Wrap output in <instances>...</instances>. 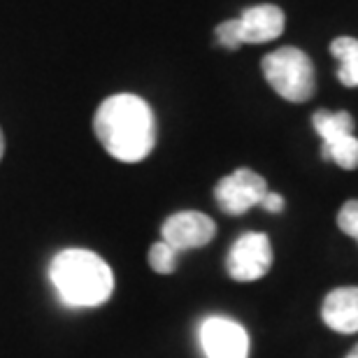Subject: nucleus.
<instances>
[{
  "instance_id": "nucleus-1",
  "label": "nucleus",
  "mask_w": 358,
  "mask_h": 358,
  "mask_svg": "<svg viewBox=\"0 0 358 358\" xmlns=\"http://www.w3.org/2000/svg\"><path fill=\"white\" fill-rule=\"evenodd\" d=\"M93 131L105 152L121 163L145 161L156 145L154 112L135 93H117L103 100L93 117Z\"/></svg>"
},
{
  "instance_id": "nucleus-2",
  "label": "nucleus",
  "mask_w": 358,
  "mask_h": 358,
  "mask_svg": "<svg viewBox=\"0 0 358 358\" xmlns=\"http://www.w3.org/2000/svg\"><path fill=\"white\" fill-rule=\"evenodd\" d=\"M54 289L66 305L98 307L114 293V272L89 249H63L49 268Z\"/></svg>"
},
{
  "instance_id": "nucleus-3",
  "label": "nucleus",
  "mask_w": 358,
  "mask_h": 358,
  "mask_svg": "<svg viewBox=\"0 0 358 358\" xmlns=\"http://www.w3.org/2000/svg\"><path fill=\"white\" fill-rule=\"evenodd\" d=\"M266 80L289 103H307L317 89L312 59L303 49L282 47L261 61Z\"/></svg>"
},
{
  "instance_id": "nucleus-4",
  "label": "nucleus",
  "mask_w": 358,
  "mask_h": 358,
  "mask_svg": "<svg viewBox=\"0 0 358 358\" xmlns=\"http://www.w3.org/2000/svg\"><path fill=\"white\" fill-rule=\"evenodd\" d=\"M286 28V17L277 5H254L247 7L238 19H228L217 26V42L221 47L240 49L242 45H263L277 40Z\"/></svg>"
},
{
  "instance_id": "nucleus-5",
  "label": "nucleus",
  "mask_w": 358,
  "mask_h": 358,
  "mask_svg": "<svg viewBox=\"0 0 358 358\" xmlns=\"http://www.w3.org/2000/svg\"><path fill=\"white\" fill-rule=\"evenodd\" d=\"M272 268V245L266 233H245L226 256V270L235 282H256Z\"/></svg>"
},
{
  "instance_id": "nucleus-6",
  "label": "nucleus",
  "mask_w": 358,
  "mask_h": 358,
  "mask_svg": "<svg viewBox=\"0 0 358 358\" xmlns=\"http://www.w3.org/2000/svg\"><path fill=\"white\" fill-rule=\"evenodd\" d=\"M268 193V182L259 173L249 168H238L228 177L219 179L217 189H214V198L217 205L231 217H240V214L249 212L252 207L261 205Z\"/></svg>"
},
{
  "instance_id": "nucleus-7",
  "label": "nucleus",
  "mask_w": 358,
  "mask_h": 358,
  "mask_svg": "<svg viewBox=\"0 0 358 358\" xmlns=\"http://www.w3.org/2000/svg\"><path fill=\"white\" fill-rule=\"evenodd\" d=\"M200 345L207 358H247L249 335L238 321L210 317L200 326Z\"/></svg>"
},
{
  "instance_id": "nucleus-8",
  "label": "nucleus",
  "mask_w": 358,
  "mask_h": 358,
  "mask_svg": "<svg viewBox=\"0 0 358 358\" xmlns=\"http://www.w3.org/2000/svg\"><path fill=\"white\" fill-rule=\"evenodd\" d=\"M161 235L163 242L179 254L184 249H198L210 245L214 235H217V224L203 212H177L166 219Z\"/></svg>"
},
{
  "instance_id": "nucleus-9",
  "label": "nucleus",
  "mask_w": 358,
  "mask_h": 358,
  "mask_svg": "<svg viewBox=\"0 0 358 358\" xmlns=\"http://www.w3.org/2000/svg\"><path fill=\"white\" fill-rule=\"evenodd\" d=\"M321 317L326 326L342 335L358 333V286H340L324 298Z\"/></svg>"
},
{
  "instance_id": "nucleus-10",
  "label": "nucleus",
  "mask_w": 358,
  "mask_h": 358,
  "mask_svg": "<svg viewBox=\"0 0 358 358\" xmlns=\"http://www.w3.org/2000/svg\"><path fill=\"white\" fill-rule=\"evenodd\" d=\"M331 54L340 61L338 80L349 89L358 87V40L342 35L331 42Z\"/></svg>"
},
{
  "instance_id": "nucleus-11",
  "label": "nucleus",
  "mask_w": 358,
  "mask_h": 358,
  "mask_svg": "<svg viewBox=\"0 0 358 358\" xmlns=\"http://www.w3.org/2000/svg\"><path fill=\"white\" fill-rule=\"evenodd\" d=\"M314 131L319 133V138L324 142H333L342 138V135L354 133V119L349 112H331V110H319L312 117Z\"/></svg>"
},
{
  "instance_id": "nucleus-12",
  "label": "nucleus",
  "mask_w": 358,
  "mask_h": 358,
  "mask_svg": "<svg viewBox=\"0 0 358 358\" xmlns=\"http://www.w3.org/2000/svg\"><path fill=\"white\" fill-rule=\"evenodd\" d=\"M321 156L345 170H356L358 168V138L352 133V135H342V138L333 142H324Z\"/></svg>"
},
{
  "instance_id": "nucleus-13",
  "label": "nucleus",
  "mask_w": 358,
  "mask_h": 358,
  "mask_svg": "<svg viewBox=\"0 0 358 358\" xmlns=\"http://www.w3.org/2000/svg\"><path fill=\"white\" fill-rule=\"evenodd\" d=\"M149 266L159 275H173L177 268V252L166 242H156L149 249Z\"/></svg>"
},
{
  "instance_id": "nucleus-14",
  "label": "nucleus",
  "mask_w": 358,
  "mask_h": 358,
  "mask_svg": "<svg viewBox=\"0 0 358 358\" xmlns=\"http://www.w3.org/2000/svg\"><path fill=\"white\" fill-rule=\"evenodd\" d=\"M338 226L342 233H347L349 238L358 235V200H347L338 212Z\"/></svg>"
},
{
  "instance_id": "nucleus-15",
  "label": "nucleus",
  "mask_w": 358,
  "mask_h": 358,
  "mask_svg": "<svg viewBox=\"0 0 358 358\" xmlns=\"http://www.w3.org/2000/svg\"><path fill=\"white\" fill-rule=\"evenodd\" d=\"M261 207H263V210H268V212H282V210H284V198L279 196V193L268 191V193H266V198H263Z\"/></svg>"
},
{
  "instance_id": "nucleus-16",
  "label": "nucleus",
  "mask_w": 358,
  "mask_h": 358,
  "mask_svg": "<svg viewBox=\"0 0 358 358\" xmlns=\"http://www.w3.org/2000/svg\"><path fill=\"white\" fill-rule=\"evenodd\" d=\"M3 154H5V135L0 131V161H3Z\"/></svg>"
},
{
  "instance_id": "nucleus-17",
  "label": "nucleus",
  "mask_w": 358,
  "mask_h": 358,
  "mask_svg": "<svg viewBox=\"0 0 358 358\" xmlns=\"http://www.w3.org/2000/svg\"><path fill=\"white\" fill-rule=\"evenodd\" d=\"M345 358H358V345H356V347H354L352 352H349V354H347Z\"/></svg>"
},
{
  "instance_id": "nucleus-18",
  "label": "nucleus",
  "mask_w": 358,
  "mask_h": 358,
  "mask_svg": "<svg viewBox=\"0 0 358 358\" xmlns=\"http://www.w3.org/2000/svg\"><path fill=\"white\" fill-rule=\"evenodd\" d=\"M354 240H358V235H356V238H354Z\"/></svg>"
}]
</instances>
